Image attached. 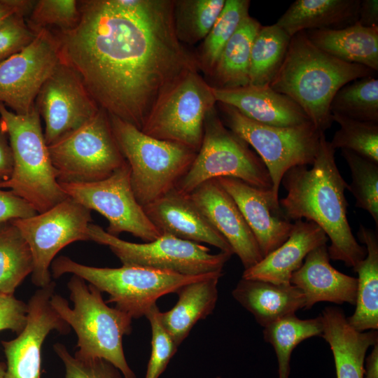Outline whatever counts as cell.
I'll list each match as a JSON object with an SVG mask.
<instances>
[{
	"mask_svg": "<svg viewBox=\"0 0 378 378\" xmlns=\"http://www.w3.org/2000/svg\"><path fill=\"white\" fill-rule=\"evenodd\" d=\"M290 40L276 24L260 27L251 50L250 85H270L284 61Z\"/></svg>",
	"mask_w": 378,
	"mask_h": 378,
	"instance_id": "cell-33",
	"label": "cell"
},
{
	"mask_svg": "<svg viewBox=\"0 0 378 378\" xmlns=\"http://www.w3.org/2000/svg\"><path fill=\"white\" fill-rule=\"evenodd\" d=\"M221 177L236 178L258 188L272 190L262 160L225 126L214 107L206 116L200 150L175 189L189 195L203 183Z\"/></svg>",
	"mask_w": 378,
	"mask_h": 378,
	"instance_id": "cell-8",
	"label": "cell"
},
{
	"mask_svg": "<svg viewBox=\"0 0 378 378\" xmlns=\"http://www.w3.org/2000/svg\"><path fill=\"white\" fill-rule=\"evenodd\" d=\"M59 61L57 33L39 30L30 43L0 63V102L16 114L30 113L40 89Z\"/></svg>",
	"mask_w": 378,
	"mask_h": 378,
	"instance_id": "cell-15",
	"label": "cell"
},
{
	"mask_svg": "<svg viewBox=\"0 0 378 378\" xmlns=\"http://www.w3.org/2000/svg\"><path fill=\"white\" fill-rule=\"evenodd\" d=\"M262 25L249 15L243 19L224 47L213 76L217 88H235L249 84L250 55L253 40Z\"/></svg>",
	"mask_w": 378,
	"mask_h": 378,
	"instance_id": "cell-30",
	"label": "cell"
},
{
	"mask_svg": "<svg viewBox=\"0 0 378 378\" xmlns=\"http://www.w3.org/2000/svg\"><path fill=\"white\" fill-rule=\"evenodd\" d=\"M358 22L366 27H378L377 0L360 1Z\"/></svg>",
	"mask_w": 378,
	"mask_h": 378,
	"instance_id": "cell-47",
	"label": "cell"
},
{
	"mask_svg": "<svg viewBox=\"0 0 378 378\" xmlns=\"http://www.w3.org/2000/svg\"><path fill=\"white\" fill-rule=\"evenodd\" d=\"M375 71L343 62L315 46L305 31L290 37L284 61L270 87L294 101L320 132L333 122L330 106L336 92Z\"/></svg>",
	"mask_w": 378,
	"mask_h": 378,
	"instance_id": "cell-3",
	"label": "cell"
},
{
	"mask_svg": "<svg viewBox=\"0 0 378 378\" xmlns=\"http://www.w3.org/2000/svg\"><path fill=\"white\" fill-rule=\"evenodd\" d=\"M59 183L67 197L104 216L108 222L106 231L110 234L118 237L128 232L145 242L162 235L134 196L127 162L101 181Z\"/></svg>",
	"mask_w": 378,
	"mask_h": 378,
	"instance_id": "cell-13",
	"label": "cell"
},
{
	"mask_svg": "<svg viewBox=\"0 0 378 378\" xmlns=\"http://www.w3.org/2000/svg\"><path fill=\"white\" fill-rule=\"evenodd\" d=\"M27 304L14 295L0 293V331L9 330L19 334L27 323ZM6 363L0 362V378H4Z\"/></svg>",
	"mask_w": 378,
	"mask_h": 378,
	"instance_id": "cell-43",
	"label": "cell"
},
{
	"mask_svg": "<svg viewBox=\"0 0 378 378\" xmlns=\"http://www.w3.org/2000/svg\"><path fill=\"white\" fill-rule=\"evenodd\" d=\"M35 36L25 15L17 13L7 18L0 24V63L23 49Z\"/></svg>",
	"mask_w": 378,
	"mask_h": 378,
	"instance_id": "cell-42",
	"label": "cell"
},
{
	"mask_svg": "<svg viewBox=\"0 0 378 378\" xmlns=\"http://www.w3.org/2000/svg\"><path fill=\"white\" fill-rule=\"evenodd\" d=\"M0 122L6 132L13 157L10 178L0 188H10L29 202L37 213L44 212L67 197L57 179L34 106L25 115L16 114L0 102Z\"/></svg>",
	"mask_w": 378,
	"mask_h": 378,
	"instance_id": "cell-5",
	"label": "cell"
},
{
	"mask_svg": "<svg viewBox=\"0 0 378 378\" xmlns=\"http://www.w3.org/2000/svg\"><path fill=\"white\" fill-rule=\"evenodd\" d=\"M216 103L237 109L245 117L259 123L276 127H295L311 122L303 110L287 96L270 85H247L235 88L211 86Z\"/></svg>",
	"mask_w": 378,
	"mask_h": 378,
	"instance_id": "cell-21",
	"label": "cell"
},
{
	"mask_svg": "<svg viewBox=\"0 0 378 378\" xmlns=\"http://www.w3.org/2000/svg\"><path fill=\"white\" fill-rule=\"evenodd\" d=\"M250 1L225 0L220 15L204 39L200 55L197 57L200 69L212 74L219 57L241 22L248 15Z\"/></svg>",
	"mask_w": 378,
	"mask_h": 378,
	"instance_id": "cell-35",
	"label": "cell"
},
{
	"mask_svg": "<svg viewBox=\"0 0 378 378\" xmlns=\"http://www.w3.org/2000/svg\"><path fill=\"white\" fill-rule=\"evenodd\" d=\"M263 328V338L272 346L276 355L279 378H289L293 351L304 340L321 336L323 323L321 315L314 318L300 319L293 314Z\"/></svg>",
	"mask_w": 378,
	"mask_h": 378,
	"instance_id": "cell-31",
	"label": "cell"
},
{
	"mask_svg": "<svg viewBox=\"0 0 378 378\" xmlns=\"http://www.w3.org/2000/svg\"><path fill=\"white\" fill-rule=\"evenodd\" d=\"M119 150L130 168L134 196L143 207L175 188L197 152L184 145L150 136L108 115Z\"/></svg>",
	"mask_w": 378,
	"mask_h": 378,
	"instance_id": "cell-7",
	"label": "cell"
},
{
	"mask_svg": "<svg viewBox=\"0 0 378 378\" xmlns=\"http://www.w3.org/2000/svg\"><path fill=\"white\" fill-rule=\"evenodd\" d=\"M339 124L330 141L332 147L346 149L378 162V123L360 121L338 114H332Z\"/></svg>",
	"mask_w": 378,
	"mask_h": 378,
	"instance_id": "cell-38",
	"label": "cell"
},
{
	"mask_svg": "<svg viewBox=\"0 0 378 378\" xmlns=\"http://www.w3.org/2000/svg\"><path fill=\"white\" fill-rule=\"evenodd\" d=\"M372 346L370 354L365 358L364 378H378V342Z\"/></svg>",
	"mask_w": 378,
	"mask_h": 378,
	"instance_id": "cell-48",
	"label": "cell"
},
{
	"mask_svg": "<svg viewBox=\"0 0 378 378\" xmlns=\"http://www.w3.org/2000/svg\"><path fill=\"white\" fill-rule=\"evenodd\" d=\"M225 0L174 1L176 34L181 43L204 40L223 10Z\"/></svg>",
	"mask_w": 378,
	"mask_h": 378,
	"instance_id": "cell-34",
	"label": "cell"
},
{
	"mask_svg": "<svg viewBox=\"0 0 378 378\" xmlns=\"http://www.w3.org/2000/svg\"><path fill=\"white\" fill-rule=\"evenodd\" d=\"M318 48L343 62L378 71V27H366L358 21L339 29L305 31Z\"/></svg>",
	"mask_w": 378,
	"mask_h": 378,
	"instance_id": "cell-28",
	"label": "cell"
},
{
	"mask_svg": "<svg viewBox=\"0 0 378 378\" xmlns=\"http://www.w3.org/2000/svg\"><path fill=\"white\" fill-rule=\"evenodd\" d=\"M143 209L162 234H168L198 244L205 243L220 251L234 254L226 239L215 229L189 195L174 188Z\"/></svg>",
	"mask_w": 378,
	"mask_h": 378,
	"instance_id": "cell-20",
	"label": "cell"
},
{
	"mask_svg": "<svg viewBox=\"0 0 378 378\" xmlns=\"http://www.w3.org/2000/svg\"><path fill=\"white\" fill-rule=\"evenodd\" d=\"M216 103L211 85L198 70L190 71L162 97L141 131L158 139L184 145L197 153L206 116Z\"/></svg>",
	"mask_w": 378,
	"mask_h": 378,
	"instance_id": "cell-12",
	"label": "cell"
},
{
	"mask_svg": "<svg viewBox=\"0 0 378 378\" xmlns=\"http://www.w3.org/2000/svg\"><path fill=\"white\" fill-rule=\"evenodd\" d=\"M50 273L54 279L65 274L83 278L101 292L108 294L106 303H114L115 307L132 319H137L146 316L160 297L176 293L182 286L207 278L216 272L188 276L136 266L96 267L61 255L52 262Z\"/></svg>",
	"mask_w": 378,
	"mask_h": 378,
	"instance_id": "cell-6",
	"label": "cell"
},
{
	"mask_svg": "<svg viewBox=\"0 0 378 378\" xmlns=\"http://www.w3.org/2000/svg\"><path fill=\"white\" fill-rule=\"evenodd\" d=\"M90 240L109 247L122 265L147 267L183 275L195 276L222 272L232 254L210 248L168 234L142 244L127 241L90 223Z\"/></svg>",
	"mask_w": 378,
	"mask_h": 378,
	"instance_id": "cell-11",
	"label": "cell"
},
{
	"mask_svg": "<svg viewBox=\"0 0 378 378\" xmlns=\"http://www.w3.org/2000/svg\"><path fill=\"white\" fill-rule=\"evenodd\" d=\"M189 195L226 239L245 270L263 258L257 241L239 209L217 179L203 183Z\"/></svg>",
	"mask_w": 378,
	"mask_h": 378,
	"instance_id": "cell-19",
	"label": "cell"
},
{
	"mask_svg": "<svg viewBox=\"0 0 378 378\" xmlns=\"http://www.w3.org/2000/svg\"><path fill=\"white\" fill-rule=\"evenodd\" d=\"M37 214L26 200L10 190L6 191L0 188V224L26 218Z\"/></svg>",
	"mask_w": 378,
	"mask_h": 378,
	"instance_id": "cell-44",
	"label": "cell"
},
{
	"mask_svg": "<svg viewBox=\"0 0 378 378\" xmlns=\"http://www.w3.org/2000/svg\"><path fill=\"white\" fill-rule=\"evenodd\" d=\"M321 337L333 355L337 378H364V362L370 346L378 342L377 330L359 332L353 328L342 309L327 307L321 314Z\"/></svg>",
	"mask_w": 378,
	"mask_h": 378,
	"instance_id": "cell-24",
	"label": "cell"
},
{
	"mask_svg": "<svg viewBox=\"0 0 378 378\" xmlns=\"http://www.w3.org/2000/svg\"><path fill=\"white\" fill-rule=\"evenodd\" d=\"M34 0H0V24L14 14L26 16L30 13Z\"/></svg>",
	"mask_w": 378,
	"mask_h": 378,
	"instance_id": "cell-46",
	"label": "cell"
},
{
	"mask_svg": "<svg viewBox=\"0 0 378 378\" xmlns=\"http://www.w3.org/2000/svg\"><path fill=\"white\" fill-rule=\"evenodd\" d=\"M335 153L322 132L312 168L296 166L284 174L281 183L287 195L279 203L288 220L304 218L317 224L330 240V258L354 268L365 258L367 251L353 235L347 219L344 191L349 184L338 169Z\"/></svg>",
	"mask_w": 378,
	"mask_h": 378,
	"instance_id": "cell-2",
	"label": "cell"
},
{
	"mask_svg": "<svg viewBox=\"0 0 378 378\" xmlns=\"http://www.w3.org/2000/svg\"><path fill=\"white\" fill-rule=\"evenodd\" d=\"M223 274V272H218L182 286L176 293L178 296L176 304L167 312H160V321L176 348L200 320L213 312L218 298V281Z\"/></svg>",
	"mask_w": 378,
	"mask_h": 378,
	"instance_id": "cell-26",
	"label": "cell"
},
{
	"mask_svg": "<svg viewBox=\"0 0 378 378\" xmlns=\"http://www.w3.org/2000/svg\"><path fill=\"white\" fill-rule=\"evenodd\" d=\"M332 114L378 123V79L372 76L342 87L330 104Z\"/></svg>",
	"mask_w": 378,
	"mask_h": 378,
	"instance_id": "cell-36",
	"label": "cell"
},
{
	"mask_svg": "<svg viewBox=\"0 0 378 378\" xmlns=\"http://www.w3.org/2000/svg\"><path fill=\"white\" fill-rule=\"evenodd\" d=\"M327 244L319 246L305 257L302 265L291 276L290 283L305 298V309L321 302L355 305L357 278L340 272L330 263Z\"/></svg>",
	"mask_w": 378,
	"mask_h": 378,
	"instance_id": "cell-22",
	"label": "cell"
},
{
	"mask_svg": "<svg viewBox=\"0 0 378 378\" xmlns=\"http://www.w3.org/2000/svg\"><path fill=\"white\" fill-rule=\"evenodd\" d=\"M80 20L55 31L60 59L75 69L99 108L141 130L197 56L179 41L171 0L78 1Z\"/></svg>",
	"mask_w": 378,
	"mask_h": 378,
	"instance_id": "cell-1",
	"label": "cell"
},
{
	"mask_svg": "<svg viewBox=\"0 0 378 378\" xmlns=\"http://www.w3.org/2000/svg\"><path fill=\"white\" fill-rule=\"evenodd\" d=\"M216 179L239 209L263 258L288 239L293 223L285 216L272 189L258 188L236 178Z\"/></svg>",
	"mask_w": 378,
	"mask_h": 378,
	"instance_id": "cell-18",
	"label": "cell"
},
{
	"mask_svg": "<svg viewBox=\"0 0 378 378\" xmlns=\"http://www.w3.org/2000/svg\"><path fill=\"white\" fill-rule=\"evenodd\" d=\"M219 104L223 124L251 145L265 164L279 198L284 174L290 168L312 165L319 146L320 132L312 122L295 127H276L253 121L231 106Z\"/></svg>",
	"mask_w": 378,
	"mask_h": 378,
	"instance_id": "cell-9",
	"label": "cell"
},
{
	"mask_svg": "<svg viewBox=\"0 0 378 378\" xmlns=\"http://www.w3.org/2000/svg\"><path fill=\"white\" fill-rule=\"evenodd\" d=\"M33 270V255L20 231L12 221L0 224V293L14 295Z\"/></svg>",
	"mask_w": 378,
	"mask_h": 378,
	"instance_id": "cell-32",
	"label": "cell"
},
{
	"mask_svg": "<svg viewBox=\"0 0 378 378\" xmlns=\"http://www.w3.org/2000/svg\"><path fill=\"white\" fill-rule=\"evenodd\" d=\"M358 239L365 245L364 259L353 268L358 274L356 309L347 318L359 332L378 329V236L377 232L360 225Z\"/></svg>",
	"mask_w": 378,
	"mask_h": 378,
	"instance_id": "cell-29",
	"label": "cell"
},
{
	"mask_svg": "<svg viewBox=\"0 0 378 378\" xmlns=\"http://www.w3.org/2000/svg\"><path fill=\"white\" fill-rule=\"evenodd\" d=\"M35 106L45 123L48 146L83 125L99 109L77 71L61 59L40 89Z\"/></svg>",
	"mask_w": 378,
	"mask_h": 378,
	"instance_id": "cell-16",
	"label": "cell"
},
{
	"mask_svg": "<svg viewBox=\"0 0 378 378\" xmlns=\"http://www.w3.org/2000/svg\"><path fill=\"white\" fill-rule=\"evenodd\" d=\"M53 349L64 364V378H124L117 368L104 359L78 358L59 342L53 345Z\"/></svg>",
	"mask_w": 378,
	"mask_h": 378,
	"instance_id": "cell-41",
	"label": "cell"
},
{
	"mask_svg": "<svg viewBox=\"0 0 378 378\" xmlns=\"http://www.w3.org/2000/svg\"><path fill=\"white\" fill-rule=\"evenodd\" d=\"M80 16L78 1L37 0L26 22L35 34L51 27H56L55 31L64 32L75 28Z\"/></svg>",
	"mask_w": 378,
	"mask_h": 378,
	"instance_id": "cell-39",
	"label": "cell"
},
{
	"mask_svg": "<svg viewBox=\"0 0 378 378\" xmlns=\"http://www.w3.org/2000/svg\"><path fill=\"white\" fill-rule=\"evenodd\" d=\"M328 238L315 223L297 220L288 239L258 263L244 270L241 278L275 284H288L292 274L303 264L307 255L326 244Z\"/></svg>",
	"mask_w": 378,
	"mask_h": 378,
	"instance_id": "cell-23",
	"label": "cell"
},
{
	"mask_svg": "<svg viewBox=\"0 0 378 378\" xmlns=\"http://www.w3.org/2000/svg\"><path fill=\"white\" fill-rule=\"evenodd\" d=\"M360 0H296L276 24L290 37L311 29H339L358 20Z\"/></svg>",
	"mask_w": 378,
	"mask_h": 378,
	"instance_id": "cell-27",
	"label": "cell"
},
{
	"mask_svg": "<svg viewBox=\"0 0 378 378\" xmlns=\"http://www.w3.org/2000/svg\"><path fill=\"white\" fill-rule=\"evenodd\" d=\"M74 307L60 295L53 293L52 307L72 328L78 337L74 356L102 358L117 368L124 378H136L124 354L122 338L132 332V318L116 307H110L102 292L81 277L72 275L67 283Z\"/></svg>",
	"mask_w": 378,
	"mask_h": 378,
	"instance_id": "cell-4",
	"label": "cell"
},
{
	"mask_svg": "<svg viewBox=\"0 0 378 378\" xmlns=\"http://www.w3.org/2000/svg\"><path fill=\"white\" fill-rule=\"evenodd\" d=\"M52 281L39 288L27 303V323L18 336L1 341L6 359L4 378H41V349L46 337L52 331L67 334L70 327L52 307L55 293Z\"/></svg>",
	"mask_w": 378,
	"mask_h": 378,
	"instance_id": "cell-17",
	"label": "cell"
},
{
	"mask_svg": "<svg viewBox=\"0 0 378 378\" xmlns=\"http://www.w3.org/2000/svg\"><path fill=\"white\" fill-rule=\"evenodd\" d=\"M234 299L263 328L304 309L302 292L291 284H275L241 278L232 291Z\"/></svg>",
	"mask_w": 378,
	"mask_h": 378,
	"instance_id": "cell-25",
	"label": "cell"
},
{
	"mask_svg": "<svg viewBox=\"0 0 378 378\" xmlns=\"http://www.w3.org/2000/svg\"><path fill=\"white\" fill-rule=\"evenodd\" d=\"M159 313V308L155 304L146 315L150 325L152 340L145 378H159L178 349L162 326Z\"/></svg>",
	"mask_w": 378,
	"mask_h": 378,
	"instance_id": "cell-40",
	"label": "cell"
},
{
	"mask_svg": "<svg viewBox=\"0 0 378 378\" xmlns=\"http://www.w3.org/2000/svg\"><path fill=\"white\" fill-rule=\"evenodd\" d=\"M351 182L348 188L356 200L355 206L368 211L378 227V162L354 151L342 149Z\"/></svg>",
	"mask_w": 378,
	"mask_h": 378,
	"instance_id": "cell-37",
	"label": "cell"
},
{
	"mask_svg": "<svg viewBox=\"0 0 378 378\" xmlns=\"http://www.w3.org/2000/svg\"><path fill=\"white\" fill-rule=\"evenodd\" d=\"M91 211L67 197L48 210L12 220L29 244L34 259L32 283L43 288L52 281L50 265L57 253L77 241H89Z\"/></svg>",
	"mask_w": 378,
	"mask_h": 378,
	"instance_id": "cell-14",
	"label": "cell"
},
{
	"mask_svg": "<svg viewBox=\"0 0 378 378\" xmlns=\"http://www.w3.org/2000/svg\"><path fill=\"white\" fill-rule=\"evenodd\" d=\"M48 148L59 183L101 181L126 162L113 136L108 115L102 108Z\"/></svg>",
	"mask_w": 378,
	"mask_h": 378,
	"instance_id": "cell-10",
	"label": "cell"
},
{
	"mask_svg": "<svg viewBox=\"0 0 378 378\" xmlns=\"http://www.w3.org/2000/svg\"><path fill=\"white\" fill-rule=\"evenodd\" d=\"M13 169V157L8 137L0 122V181L8 180Z\"/></svg>",
	"mask_w": 378,
	"mask_h": 378,
	"instance_id": "cell-45",
	"label": "cell"
}]
</instances>
